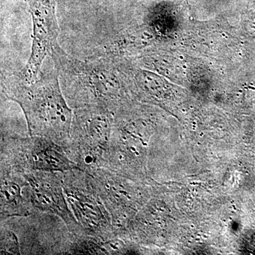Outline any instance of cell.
<instances>
[{"label":"cell","mask_w":255,"mask_h":255,"mask_svg":"<svg viewBox=\"0 0 255 255\" xmlns=\"http://www.w3.org/2000/svg\"><path fill=\"white\" fill-rule=\"evenodd\" d=\"M62 184L69 209L76 219L82 236L107 241L114 226L101 199L93 177L82 168L61 172Z\"/></svg>","instance_id":"277c9868"},{"label":"cell","mask_w":255,"mask_h":255,"mask_svg":"<svg viewBox=\"0 0 255 255\" xmlns=\"http://www.w3.org/2000/svg\"><path fill=\"white\" fill-rule=\"evenodd\" d=\"M2 141L1 169L64 172L80 168L69 158L62 146L46 137H21L4 133Z\"/></svg>","instance_id":"5b68a950"},{"label":"cell","mask_w":255,"mask_h":255,"mask_svg":"<svg viewBox=\"0 0 255 255\" xmlns=\"http://www.w3.org/2000/svg\"><path fill=\"white\" fill-rule=\"evenodd\" d=\"M33 209L29 184L21 172L1 169V219L26 217Z\"/></svg>","instance_id":"ba28073f"},{"label":"cell","mask_w":255,"mask_h":255,"mask_svg":"<svg viewBox=\"0 0 255 255\" xmlns=\"http://www.w3.org/2000/svg\"><path fill=\"white\" fill-rule=\"evenodd\" d=\"M114 114L98 106L74 109L65 148L85 171L102 167L110 147Z\"/></svg>","instance_id":"3957f363"},{"label":"cell","mask_w":255,"mask_h":255,"mask_svg":"<svg viewBox=\"0 0 255 255\" xmlns=\"http://www.w3.org/2000/svg\"><path fill=\"white\" fill-rule=\"evenodd\" d=\"M1 254H19V244L16 236L10 231L1 233Z\"/></svg>","instance_id":"9c48e42d"},{"label":"cell","mask_w":255,"mask_h":255,"mask_svg":"<svg viewBox=\"0 0 255 255\" xmlns=\"http://www.w3.org/2000/svg\"><path fill=\"white\" fill-rule=\"evenodd\" d=\"M29 184L33 209L60 218L75 236H82L76 219L69 209L62 184L61 172L28 171L21 172Z\"/></svg>","instance_id":"52a82bcc"},{"label":"cell","mask_w":255,"mask_h":255,"mask_svg":"<svg viewBox=\"0 0 255 255\" xmlns=\"http://www.w3.org/2000/svg\"><path fill=\"white\" fill-rule=\"evenodd\" d=\"M39 76L25 81L19 73L1 78V95L23 110L30 135L49 139L65 147L70 138L73 112L65 100L54 66L46 60Z\"/></svg>","instance_id":"6da1fadb"},{"label":"cell","mask_w":255,"mask_h":255,"mask_svg":"<svg viewBox=\"0 0 255 255\" xmlns=\"http://www.w3.org/2000/svg\"><path fill=\"white\" fill-rule=\"evenodd\" d=\"M49 56L65 100L74 109L98 106L115 112L123 100L124 82L113 60L93 54L85 60L69 55L57 43Z\"/></svg>","instance_id":"7a4b0ae2"},{"label":"cell","mask_w":255,"mask_h":255,"mask_svg":"<svg viewBox=\"0 0 255 255\" xmlns=\"http://www.w3.org/2000/svg\"><path fill=\"white\" fill-rule=\"evenodd\" d=\"M29 6L32 22L31 54L26 66L19 74L27 82L36 80L43 63L58 43L59 26L55 13V0H26Z\"/></svg>","instance_id":"8992f818"}]
</instances>
